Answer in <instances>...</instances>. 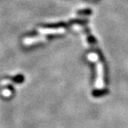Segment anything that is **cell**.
<instances>
[{"label":"cell","instance_id":"3","mask_svg":"<svg viewBox=\"0 0 128 128\" xmlns=\"http://www.w3.org/2000/svg\"><path fill=\"white\" fill-rule=\"evenodd\" d=\"M92 13L91 9H83V10H79L77 11V14L80 15H89Z\"/></svg>","mask_w":128,"mask_h":128},{"label":"cell","instance_id":"2","mask_svg":"<svg viewBox=\"0 0 128 128\" xmlns=\"http://www.w3.org/2000/svg\"><path fill=\"white\" fill-rule=\"evenodd\" d=\"M12 80L13 81H14V82L16 83H22V82H23V80H24V77L23 75H21V74H18L17 76H15V77H13L12 78Z\"/></svg>","mask_w":128,"mask_h":128},{"label":"cell","instance_id":"1","mask_svg":"<svg viewBox=\"0 0 128 128\" xmlns=\"http://www.w3.org/2000/svg\"><path fill=\"white\" fill-rule=\"evenodd\" d=\"M109 94V90L108 89H96V90L92 91V95L95 98H99V97H102L105 96Z\"/></svg>","mask_w":128,"mask_h":128}]
</instances>
